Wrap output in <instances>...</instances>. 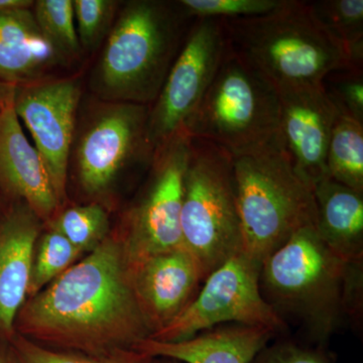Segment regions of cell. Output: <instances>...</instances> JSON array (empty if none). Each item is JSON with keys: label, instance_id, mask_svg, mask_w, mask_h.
I'll return each mask as SVG.
<instances>
[{"label": "cell", "instance_id": "cell-30", "mask_svg": "<svg viewBox=\"0 0 363 363\" xmlns=\"http://www.w3.org/2000/svg\"><path fill=\"white\" fill-rule=\"evenodd\" d=\"M32 0H0V11H13L33 9Z\"/></svg>", "mask_w": 363, "mask_h": 363}, {"label": "cell", "instance_id": "cell-10", "mask_svg": "<svg viewBox=\"0 0 363 363\" xmlns=\"http://www.w3.org/2000/svg\"><path fill=\"white\" fill-rule=\"evenodd\" d=\"M262 264L245 252L217 267L204 281L193 302L150 338L177 342L222 324H243L283 333L288 326L267 304L259 290Z\"/></svg>", "mask_w": 363, "mask_h": 363}, {"label": "cell", "instance_id": "cell-32", "mask_svg": "<svg viewBox=\"0 0 363 363\" xmlns=\"http://www.w3.org/2000/svg\"><path fill=\"white\" fill-rule=\"evenodd\" d=\"M0 363H9L7 362L6 358L4 357L1 352H0Z\"/></svg>", "mask_w": 363, "mask_h": 363}, {"label": "cell", "instance_id": "cell-6", "mask_svg": "<svg viewBox=\"0 0 363 363\" xmlns=\"http://www.w3.org/2000/svg\"><path fill=\"white\" fill-rule=\"evenodd\" d=\"M181 231L182 247L194 257L205 279L242 252L233 155L200 138H191Z\"/></svg>", "mask_w": 363, "mask_h": 363}, {"label": "cell", "instance_id": "cell-13", "mask_svg": "<svg viewBox=\"0 0 363 363\" xmlns=\"http://www.w3.org/2000/svg\"><path fill=\"white\" fill-rule=\"evenodd\" d=\"M279 140L297 175L314 189L328 178L326 159L337 111L321 86L278 91Z\"/></svg>", "mask_w": 363, "mask_h": 363}, {"label": "cell", "instance_id": "cell-21", "mask_svg": "<svg viewBox=\"0 0 363 363\" xmlns=\"http://www.w3.org/2000/svg\"><path fill=\"white\" fill-rule=\"evenodd\" d=\"M332 180L363 194V124L338 116L334 123L326 159Z\"/></svg>", "mask_w": 363, "mask_h": 363}, {"label": "cell", "instance_id": "cell-26", "mask_svg": "<svg viewBox=\"0 0 363 363\" xmlns=\"http://www.w3.org/2000/svg\"><path fill=\"white\" fill-rule=\"evenodd\" d=\"M322 88L338 116L363 124V70L343 67L329 73Z\"/></svg>", "mask_w": 363, "mask_h": 363}, {"label": "cell", "instance_id": "cell-2", "mask_svg": "<svg viewBox=\"0 0 363 363\" xmlns=\"http://www.w3.org/2000/svg\"><path fill=\"white\" fill-rule=\"evenodd\" d=\"M259 290L286 326L325 343L362 314V260L343 259L307 226L262 262Z\"/></svg>", "mask_w": 363, "mask_h": 363}, {"label": "cell", "instance_id": "cell-17", "mask_svg": "<svg viewBox=\"0 0 363 363\" xmlns=\"http://www.w3.org/2000/svg\"><path fill=\"white\" fill-rule=\"evenodd\" d=\"M276 335L262 327L222 324L177 342L145 338L131 350L185 363H250Z\"/></svg>", "mask_w": 363, "mask_h": 363}, {"label": "cell", "instance_id": "cell-29", "mask_svg": "<svg viewBox=\"0 0 363 363\" xmlns=\"http://www.w3.org/2000/svg\"><path fill=\"white\" fill-rule=\"evenodd\" d=\"M250 363H330L323 351L290 341L267 344Z\"/></svg>", "mask_w": 363, "mask_h": 363}, {"label": "cell", "instance_id": "cell-31", "mask_svg": "<svg viewBox=\"0 0 363 363\" xmlns=\"http://www.w3.org/2000/svg\"><path fill=\"white\" fill-rule=\"evenodd\" d=\"M14 90H16V87L0 82V111L6 106L7 102L13 96Z\"/></svg>", "mask_w": 363, "mask_h": 363}, {"label": "cell", "instance_id": "cell-19", "mask_svg": "<svg viewBox=\"0 0 363 363\" xmlns=\"http://www.w3.org/2000/svg\"><path fill=\"white\" fill-rule=\"evenodd\" d=\"M321 240L345 260L363 259V194L330 178L313 189Z\"/></svg>", "mask_w": 363, "mask_h": 363}, {"label": "cell", "instance_id": "cell-28", "mask_svg": "<svg viewBox=\"0 0 363 363\" xmlns=\"http://www.w3.org/2000/svg\"><path fill=\"white\" fill-rule=\"evenodd\" d=\"M118 2L113 0H73L76 30L81 47L96 49L111 32Z\"/></svg>", "mask_w": 363, "mask_h": 363}, {"label": "cell", "instance_id": "cell-9", "mask_svg": "<svg viewBox=\"0 0 363 363\" xmlns=\"http://www.w3.org/2000/svg\"><path fill=\"white\" fill-rule=\"evenodd\" d=\"M228 49L223 21H193L157 99L150 106L147 133L154 155L177 136L187 135L189 123Z\"/></svg>", "mask_w": 363, "mask_h": 363}, {"label": "cell", "instance_id": "cell-15", "mask_svg": "<svg viewBox=\"0 0 363 363\" xmlns=\"http://www.w3.org/2000/svg\"><path fill=\"white\" fill-rule=\"evenodd\" d=\"M13 99L14 94L0 111V195L9 203H25L48 224L61 204L42 157L26 138Z\"/></svg>", "mask_w": 363, "mask_h": 363}, {"label": "cell", "instance_id": "cell-3", "mask_svg": "<svg viewBox=\"0 0 363 363\" xmlns=\"http://www.w3.org/2000/svg\"><path fill=\"white\" fill-rule=\"evenodd\" d=\"M193 21L179 1L131 0L107 35L90 77L99 100L150 106L180 52Z\"/></svg>", "mask_w": 363, "mask_h": 363}, {"label": "cell", "instance_id": "cell-27", "mask_svg": "<svg viewBox=\"0 0 363 363\" xmlns=\"http://www.w3.org/2000/svg\"><path fill=\"white\" fill-rule=\"evenodd\" d=\"M285 0H180L179 4L193 20H238L264 16Z\"/></svg>", "mask_w": 363, "mask_h": 363}, {"label": "cell", "instance_id": "cell-12", "mask_svg": "<svg viewBox=\"0 0 363 363\" xmlns=\"http://www.w3.org/2000/svg\"><path fill=\"white\" fill-rule=\"evenodd\" d=\"M80 100L76 78L47 79L14 91V111L32 135L61 205L66 201Z\"/></svg>", "mask_w": 363, "mask_h": 363}, {"label": "cell", "instance_id": "cell-24", "mask_svg": "<svg viewBox=\"0 0 363 363\" xmlns=\"http://www.w3.org/2000/svg\"><path fill=\"white\" fill-rule=\"evenodd\" d=\"M33 13L45 38L66 62L78 58L81 52L73 0H37Z\"/></svg>", "mask_w": 363, "mask_h": 363}, {"label": "cell", "instance_id": "cell-16", "mask_svg": "<svg viewBox=\"0 0 363 363\" xmlns=\"http://www.w3.org/2000/svg\"><path fill=\"white\" fill-rule=\"evenodd\" d=\"M42 228L43 221L25 203H9L0 210V337L11 340L16 334Z\"/></svg>", "mask_w": 363, "mask_h": 363}, {"label": "cell", "instance_id": "cell-11", "mask_svg": "<svg viewBox=\"0 0 363 363\" xmlns=\"http://www.w3.org/2000/svg\"><path fill=\"white\" fill-rule=\"evenodd\" d=\"M191 138L177 136L155 152L149 179L119 227L128 262L182 247L184 176Z\"/></svg>", "mask_w": 363, "mask_h": 363}, {"label": "cell", "instance_id": "cell-23", "mask_svg": "<svg viewBox=\"0 0 363 363\" xmlns=\"http://www.w3.org/2000/svg\"><path fill=\"white\" fill-rule=\"evenodd\" d=\"M84 255L59 231L48 226L33 253L28 298L37 295Z\"/></svg>", "mask_w": 363, "mask_h": 363}, {"label": "cell", "instance_id": "cell-7", "mask_svg": "<svg viewBox=\"0 0 363 363\" xmlns=\"http://www.w3.org/2000/svg\"><path fill=\"white\" fill-rule=\"evenodd\" d=\"M278 91L231 49L187 128L190 138L219 145L233 156L264 147L279 133Z\"/></svg>", "mask_w": 363, "mask_h": 363}, {"label": "cell", "instance_id": "cell-22", "mask_svg": "<svg viewBox=\"0 0 363 363\" xmlns=\"http://www.w3.org/2000/svg\"><path fill=\"white\" fill-rule=\"evenodd\" d=\"M47 226L59 231L84 255L95 250L111 233L108 212L99 202L66 208Z\"/></svg>", "mask_w": 363, "mask_h": 363}, {"label": "cell", "instance_id": "cell-25", "mask_svg": "<svg viewBox=\"0 0 363 363\" xmlns=\"http://www.w3.org/2000/svg\"><path fill=\"white\" fill-rule=\"evenodd\" d=\"M20 363H156V358L133 350L105 354H85L74 351H56L16 333L11 338Z\"/></svg>", "mask_w": 363, "mask_h": 363}, {"label": "cell", "instance_id": "cell-1", "mask_svg": "<svg viewBox=\"0 0 363 363\" xmlns=\"http://www.w3.org/2000/svg\"><path fill=\"white\" fill-rule=\"evenodd\" d=\"M14 330L45 347L85 354L131 350L150 337L119 228L44 290L26 298Z\"/></svg>", "mask_w": 363, "mask_h": 363}, {"label": "cell", "instance_id": "cell-8", "mask_svg": "<svg viewBox=\"0 0 363 363\" xmlns=\"http://www.w3.org/2000/svg\"><path fill=\"white\" fill-rule=\"evenodd\" d=\"M77 123L70 162L85 195L108 194L130 167L154 157L147 133L150 106L99 100Z\"/></svg>", "mask_w": 363, "mask_h": 363}, {"label": "cell", "instance_id": "cell-14", "mask_svg": "<svg viewBox=\"0 0 363 363\" xmlns=\"http://www.w3.org/2000/svg\"><path fill=\"white\" fill-rule=\"evenodd\" d=\"M130 267L150 336L168 326L193 302L205 281L199 264L183 247L150 255Z\"/></svg>", "mask_w": 363, "mask_h": 363}, {"label": "cell", "instance_id": "cell-20", "mask_svg": "<svg viewBox=\"0 0 363 363\" xmlns=\"http://www.w3.org/2000/svg\"><path fill=\"white\" fill-rule=\"evenodd\" d=\"M309 6L351 65L363 69L362 0H320L309 1Z\"/></svg>", "mask_w": 363, "mask_h": 363}, {"label": "cell", "instance_id": "cell-5", "mask_svg": "<svg viewBox=\"0 0 363 363\" xmlns=\"http://www.w3.org/2000/svg\"><path fill=\"white\" fill-rule=\"evenodd\" d=\"M242 252L262 264L316 220L313 190L296 173L279 136L233 156Z\"/></svg>", "mask_w": 363, "mask_h": 363}, {"label": "cell", "instance_id": "cell-4", "mask_svg": "<svg viewBox=\"0 0 363 363\" xmlns=\"http://www.w3.org/2000/svg\"><path fill=\"white\" fill-rule=\"evenodd\" d=\"M222 21L231 49L277 91L321 86L331 72L353 67L309 1L285 0L264 16Z\"/></svg>", "mask_w": 363, "mask_h": 363}, {"label": "cell", "instance_id": "cell-18", "mask_svg": "<svg viewBox=\"0 0 363 363\" xmlns=\"http://www.w3.org/2000/svg\"><path fill=\"white\" fill-rule=\"evenodd\" d=\"M67 62L42 33L33 9L0 11V82L21 87L51 79Z\"/></svg>", "mask_w": 363, "mask_h": 363}]
</instances>
